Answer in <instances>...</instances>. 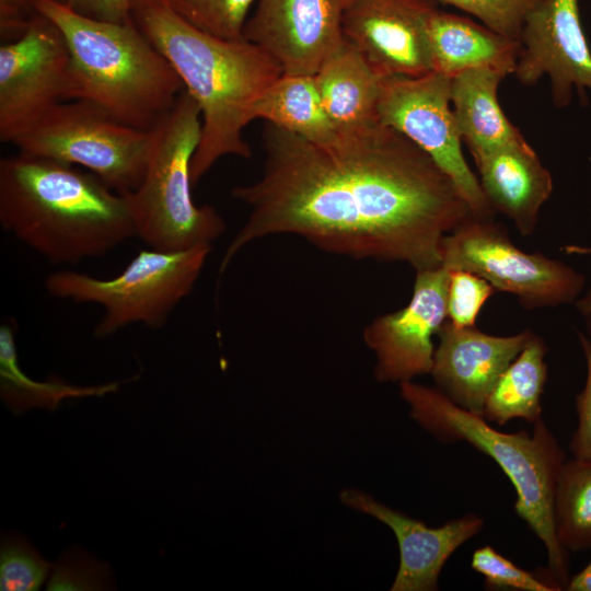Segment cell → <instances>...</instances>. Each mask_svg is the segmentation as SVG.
<instances>
[{
	"mask_svg": "<svg viewBox=\"0 0 591 591\" xmlns=\"http://www.w3.org/2000/svg\"><path fill=\"white\" fill-rule=\"evenodd\" d=\"M263 148L260 177L231 190L250 213L223 254L219 276L246 245L275 234L355 259L434 268L444 236L474 216L424 150L380 123L327 142L268 123Z\"/></svg>",
	"mask_w": 591,
	"mask_h": 591,
	"instance_id": "cell-1",
	"label": "cell"
},
{
	"mask_svg": "<svg viewBox=\"0 0 591 591\" xmlns=\"http://www.w3.org/2000/svg\"><path fill=\"white\" fill-rule=\"evenodd\" d=\"M0 224L55 265L105 255L136 236L124 194L80 166L20 151L0 161Z\"/></svg>",
	"mask_w": 591,
	"mask_h": 591,
	"instance_id": "cell-2",
	"label": "cell"
},
{
	"mask_svg": "<svg viewBox=\"0 0 591 591\" xmlns=\"http://www.w3.org/2000/svg\"><path fill=\"white\" fill-rule=\"evenodd\" d=\"M132 19L169 60L201 112V136L190 165L192 184L227 155L252 157L243 129L253 104L282 74L262 48L242 38L206 33L162 0L132 12Z\"/></svg>",
	"mask_w": 591,
	"mask_h": 591,
	"instance_id": "cell-3",
	"label": "cell"
},
{
	"mask_svg": "<svg viewBox=\"0 0 591 591\" xmlns=\"http://www.w3.org/2000/svg\"><path fill=\"white\" fill-rule=\"evenodd\" d=\"M35 11L59 28L67 44L68 101H88L128 126L151 130L185 90L132 18L101 21L60 0H36Z\"/></svg>",
	"mask_w": 591,
	"mask_h": 591,
	"instance_id": "cell-4",
	"label": "cell"
},
{
	"mask_svg": "<svg viewBox=\"0 0 591 591\" xmlns=\"http://www.w3.org/2000/svg\"><path fill=\"white\" fill-rule=\"evenodd\" d=\"M399 394L410 418L433 438L444 443L464 441L496 462L515 490V513L544 544L547 570L565 590L570 579L568 555L556 537L553 502L566 454L543 419L533 424L532 433H507L455 405L436 387L404 381Z\"/></svg>",
	"mask_w": 591,
	"mask_h": 591,
	"instance_id": "cell-5",
	"label": "cell"
},
{
	"mask_svg": "<svg viewBox=\"0 0 591 591\" xmlns=\"http://www.w3.org/2000/svg\"><path fill=\"white\" fill-rule=\"evenodd\" d=\"M201 112L184 90L152 130L148 169L140 186L125 193L136 236L151 248L182 251L210 244L227 230L210 206L192 196L190 165L200 141Z\"/></svg>",
	"mask_w": 591,
	"mask_h": 591,
	"instance_id": "cell-6",
	"label": "cell"
},
{
	"mask_svg": "<svg viewBox=\"0 0 591 591\" xmlns=\"http://www.w3.org/2000/svg\"><path fill=\"white\" fill-rule=\"evenodd\" d=\"M210 252V244L182 251L141 250L109 279L60 270L46 278L45 288L55 298L101 305L104 313L94 328L99 338L138 323L159 328L190 294Z\"/></svg>",
	"mask_w": 591,
	"mask_h": 591,
	"instance_id": "cell-7",
	"label": "cell"
},
{
	"mask_svg": "<svg viewBox=\"0 0 591 591\" xmlns=\"http://www.w3.org/2000/svg\"><path fill=\"white\" fill-rule=\"evenodd\" d=\"M12 144L18 151L80 166L118 193L142 183L152 148V130L128 126L84 100L50 109Z\"/></svg>",
	"mask_w": 591,
	"mask_h": 591,
	"instance_id": "cell-8",
	"label": "cell"
},
{
	"mask_svg": "<svg viewBox=\"0 0 591 591\" xmlns=\"http://www.w3.org/2000/svg\"><path fill=\"white\" fill-rule=\"evenodd\" d=\"M441 266L484 278L526 310L575 304L586 283L575 268L541 252L520 250L493 218L475 216L444 236Z\"/></svg>",
	"mask_w": 591,
	"mask_h": 591,
	"instance_id": "cell-9",
	"label": "cell"
},
{
	"mask_svg": "<svg viewBox=\"0 0 591 591\" xmlns=\"http://www.w3.org/2000/svg\"><path fill=\"white\" fill-rule=\"evenodd\" d=\"M378 118L424 150L451 177L475 217L494 218L496 212L462 152V137L451 108V78L436 71L419 77H384Z\"/></svg>",
	"mask_w": 591,
	"mask_h": 591,
	"instance_id": "cell-10",
	"label": "cell"
},
{
	"mask_svg": "<svg viewBox=\"0 0 591 591\" xmlns=\"http://www.w3.org/2000/svg\"><path fill=\"white\" fill-rule=\"evenodd\" d=\"M69 50L59 28L35 13L0 46V140L13 143L68 101Z\"/></svg>",
	"mask_w": 591,
	"mask_h": 591,
	"instance_id": "cell-11",
	"label": "cell"
},
{
	"mask_svg": "<svg viewBox=\"0 0 591 591\" xmlns=\"http://www.w3.org/2000/svg\"><path fill=\"white\" fill-rule=\"evenodd\" d=\"M449 270L443 266L417 270L413 296L403 309L375 317L363 329V340L374 352L378 382L412 381L430 374L433 336L448 320Z\"/></svg>",
	"mask_w": 591,
	"mask_h": 591,
	"instance_id": "cell-12",
	"label": "cell"
},
{
	"mask_svg": "<svg viewBox=\"0 0 591 591\" xmlns=\"http://www.w3.org/2000/svg\"><path fill=\"white\" fill-rule=\"evenodd\" d=\"M514 76L523 85L542 77L551 81L552 102L568 106L577 90L591 93V50L584 35L578 0H544L528 15L520 35Z\"/></svg>",
	"mask_w": 591,
	"mask_h": 591,
	"instance_id": "cell-13",
	"label": "cell"
},
{
	"mask_svg": "<svg viewBox=\"0 0 591 591\" xmlns=\"http://www.w3.org/2000/svg\"><path fill=\"white\" fill-rule=\"evenodd\" d=\"M432 0H345L341 28L381 77L433 71L428 22Z\"/></svg>",
	"mask_w": 591,
	"mask_h": 591,
	"instance_id": "cell-14",
	"label": "cell"
},
{
	"mask_svg": "<svg viewBox=\"0 0 591 591\" xmlns=\"http://www.w3.org/2000/svg\"><path fill=\"white\" fill-rule=\"evenodd\" d=\"M345 0H257L243 38L268 54L283 74L314 76L344 40Z\"/></svg>",
	"mask_w": 591,
	"mask_h": 591,
	"instance_id": "cell-15",
	"label": "cell"
},
{
	"mask_svg": "<svg viewBox=\"0 0 591 591\" xmlns=\"http://www.w3.org/2000/svg\"><path fill=\"white\" fill-rule=\"evenodd\" d=\"M534 334L526 328L495 336L447 320L438 332L430 374L443 395L461 408L482 416L495 383Z\"/></svg>",
	"mask_w": 591,
	"mask_h": 591,
	"instance_id": "cell-16",
	"label": "cell"
},
{
	"mask_svg": "<svg viewBox=\"0 0 591 591\" xmlns=\"http://www.w3.org/2000/svg\"><path fill=\"white\" fill-rule=\"evenodd\" d=\"M340 500L347 507L375 518L393 531L399 548V566L392 591L438 590L439 576L448 559L484 526L482 517L468 513L441 526L430 528L355 489H345Z\"/></svg>",
	"mask_w": 591,
	"mask_h": 591,
	"instance_id": "cell-17",
	"label": "cell"
},
{
	"mask_svg": "<svg viewBox=\"0 0 591 591\" xmlns=\"http://www.w3.org/2000/svg\"><path fill=\"white\" fill-rule=\"evenodd\" d=\"M483 193L495 212L508 217L522 236L535 231L554 184L549 171L524 140L474 157Z\"/></svg>",
	"mask_w": 591,
	"mask_h": 591,
	"instance_id": "cell-18",
	"label": "cell"
},
{
	"mask_svg": "<svg viewBox=\"0 0 591 591\" xmlns=\"http://www.w3.org/2000/svg\"><path fill=\"white\" fill-rule=\"evenodd\" d=\"M428 38L433 71L449 78L472 69L513 74L521 49L520 40L438 9L430 15Z\"/></svg>",
	"mask_w": 591,
	"mask_h": 591,
	"instance_id": "cell-19",
	"label": "cell"
},
{
	"mask_svg": "<svg viewBox=\"0 0 591 591\" xmlns=\"http://www.w3.org/2000/svg\"><path fill=\"white\" fill-rule=\"evenodd\" d=\"M314 81L323 107L338 132L379 123L378 102L383 77L344 38L323 61Z\"/></svg>",
	"mask_w": 591,
	"mask_h": 591,
	"instance_id": "cell-20",
	"label": "cell"
},
{
	"mask_svg": "<svg viewBox=\"0 0 591 591\" xmlns=\"http://www.w3.org/2000/svg\"><path fill=\"white\" fill-rule=\"evenodd\" d=\"M499 71L472 69L451 78V103L459 130L473 158L525 139L503 114L497 97Z\"/></svg>",
	"mask_w": 591,
	"mask_h": 591,
	"instance_id": "cell-21",
	"label": "cell"
},
{
	"mask_svg": "<svg viewBox=\"0 0 591 591\" xmlns=\"http://www.w3.org/2000/svg\"><path fill=\"white\" fill-rule=\"evenodd\" d=\"M251 117L315 142L331 141L338 134L323 107L313 76L282 73L255 101Z\"/></svg>",
	"mask_w": 591,
	"mask_h": 591,
	"instance_id": "cell-22",
	"label": "cell"
},
{
	"mask_svg": "<svg viewBox=\"0 0 591 591\" xmlns=\"http://www.w3.org/2000/svg\"><path fill=\"white\" fill-rule=\"evenodd\" d=\"M546 352L544 339L534 333L488 394L482 414L484 419L503 426L515 418L532 425L542 418Z\"/></svg>",
	"mask_w": 591,
	"mask_h": 591,
	"instance_id": "cell-23",
	"label": "cell"
},
{
	"mask_svg": "<svg viewBox=\"0 0 591 591\" xmlns=\"http://www.w3.org/2000/svg\"><path fill=\"white\" fill-rule=\"evenodd\" d=\"M13 324L8 322L0 327V390L1 399L14 414H22L32 407L55 410L65 398L102 396L118 390L117 382L78 386L58 378L45 382L32 380L18 364Z\"/></svg>",
	"mask_w": 591,
	"mask_h": 591,
	"instance_id": "cell-24",
	"label": "cell"
},
{
	"mask_svg": "<svg viewBox=\"0 0 591 591\" xmlns=\"http://www.w3.org/2000/svg\"><path fill=\"white\" fill-rule=\"evenodd\" d=\"M556 537L566 552L591 548V460L565 461L553 502Z\"/></svg>",
	"mask_w": 591,
	"mask_h": 591,
	"instance_id": "cell-25",
	"label": "cell"
},
{
	"mask_svg": "<svg viewBox=\"0 0 591 591\" xmlns=\"http://www.w3.org/2000/svg\"><path fill=\"white\" fill-rule=\"evenodd\" d=\"M179 16L213 36L237 40L257 0H164Z\"/></svg>",
	"mask_w": 591,
	"mask_h": 591,
	"instance_id": "cell-26",
	"label": "cell"
},
{
	"mask_svg": "<svg viewBox=\"0 0 591 591\" xmlns=\"http://www.w3.org/2000/svg\"><path fill=\"white\" fill-rule=\"evenodd\" d=\"M50 565L22 537L9 536L1 544L0 590L35 591L44 583Z\"/></svg>",
	"mask_w": 591,
	"mask_h": 591,
	"instance_id": "cell-27",
	"label": "cell"
},
{
	"mask_svg": "<svg viewBox=\"0 0 591 591\" xmlns=\"http://www.w3.org/2000/svg\"><path fill=\"white\" fill-rule=\"evenodd\" d=\"M471 567L485 579L486 589L520 591H560L549 578H541L517 566L499 554L490 545L482 546L473 553Z\"/></svg>",
	"mask_w": 591,
	"mask_h": 591,
	"instance_id": "cell-28",
	"label": "cell"
},
{
	"mask_svg": "<svg viewBox=\"0 0 591 591\" xmlns=\"http://www.w3.org/2000/svg\"><path fill=\"white\" fill-rule=\"evenodd\" d=\"M477 18L490 30L512 39L520 35L528 15L544 0H439Z\"/></svg>",
	"mask_w": 591,
	"mask_h": 591,
	"instance_id": "cell-29",
	"label": "cell"
},
{
	"mask_svg": "<svg viewBox=\"0 0 591 591\" xmlns=\"http://www.w3.org/2000/svg\"><path fill=\"white\" fill-rule=\"evenodd\" d=\"M495 292L487 280L473 273L449 270L448 320L457 327L475 326L482 308Z\"/></svg>",
	"mask_w": 591,
	"mask_h": 591,
	"instance_id": "cell-30",
	"label": "cell"
},
{
	"mask_svg": "<svg viewBox=\"0 0 591 591\" xmlns=\"http://www.w3.org/2000/svg\"><path fill=\"white\" fill-rule=\"evenodd\" d=\"M107 565L83 552H69L55 565L47 584L49 591L106 590Z\"/></svg>",
	"mask_w": 591,
	"mask_h": 591,
	"instance_id": "cell-31",
	"label": "cell"
},
{
	"mask_svg": "<svg viewBox=\"0 0 591 591\" xmlns=\"http://www.w3.org/2000/svg\"><path fill=\"white\" fill-rule=\"evenodd\" d=\"M586 361V381L576 396L578 425L572 433L569 449L576 459L591 460V339L586 333L577 332Z\"/></svg>",
	"mask_w": 591,
	"mask_h": 591,
	"instance_id": "cell-32",
	"label": "cell"
},
{
	"mask_svg": "<svg viewBox=\"0 0 591 591\" xmlns=\"http://www.w3.org/2000/svg\"><path fill=\"white\" fill-rule=\"evenodd\" d=\"M79 14L109 22H124L132 18L126 0H60Z\"/></svg>",
	"mask_w": 591,
	"mask_h": 591,
	"instance_id": "cell-33",
	"label": "cell"
},
{
	"mask_svg": "<svg viewBox=\"0 0 591 591\" xmlns=\"http://www.w3.org/2000/svg\"><path fill=\"white\" fill-rule=\"evenodd\" d=\"M36 0H0L1 34L7 38L19 37L28 25L35 11Z\"/></svg>",
	"mask_w": 591,
	"mask_h": 591,
	"instance_id": "cell-34",
	"label": "cell"
},
{
	"mask_svg": "<svg viewBox=\"0 0 591 591\" xmlns=\"http://www.w3.org/2000/svg\"><path fill=\"white\" fill-rule=\"evenodd\" d=\"M565 590L591 591V561L569 579Z\"/></svg>",
	"mask_w": 591,
	"mask_h": 591,
	"instance_id": "cell-35",
	"label": "cell"
},
{
	"mask_svg": "<svg viewBox=\"0 0 591 591\" xmlns=\"http://www.w3.org/2000/svg\"><path fill=\"white\" fill-rule=\"evenodd\" d=\"M575 306L583 320L586 334L591 339V287L577 299Z\"/></svg>",
	"mask_w": 591,
	"mask_h": 591,
	"instance_id": "cell-36",
	"label": "cell"
},
{
	"mask_svg": "<svg viewBox=\"0 0 591 591\" xmlns=\"http://www.w3.org/2000/svg\"><path fill=\"white\" fill-rule=\"evenodd\" d=\"M561 250L567 255L591 257V245L566 244L561 247Z\"/></svg>",
	"mask_w": 591,
	"mask_h": 591,
	"instance_id": "cell-37",
	"label": "cell"
},
{
	"mask_svg": "<svg viewBox=\"0 0 591 591\" xmlns=\"http://www.w3.org/2000/svg\"><path fill=\"white\" fill-rule=\"evenodd\" d=\"M130 7V10H131V13L135 11V10H138L142 7H146V5H149L151 3H155V2H159V1H162V0H126Z\"/></svg>",
	"mask_w": 591,
	"mask_h": 591,
	"instance_id": "cell-38",
	"label": "cell"
}]
</instances>
